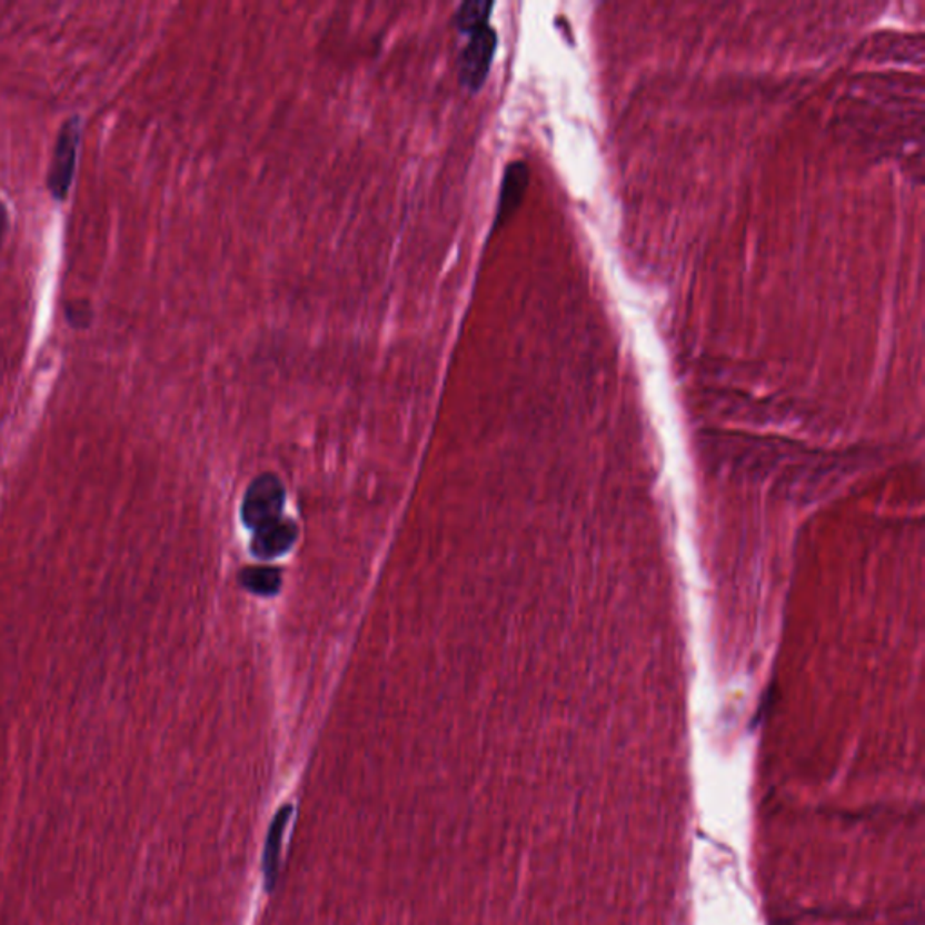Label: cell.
Here are the masks:
<instances>
[{"label":"cell","mask_w":925,"mask_h":925,"mask_svg":"<svg viewBox=\"0 0 925 925\" xmlns=\"http://www.w3.org/2000/svg\"><path fill=\"white\" fill-rule=\"evenodd\" d=\"M297 535H299V530H297L294 520L280 517L270 525L256 530L253 540H251V554L256 555L257 559L280 557V555L288 554L289 549L294 548Z\"/></svg>","instance_id":"cell-4"},{"label":"cell","mask_w":925,"mask_h":925,"mask_svg":"<svg viewBox=\"0 0 925 925\" xmlns=\"http://www.w3.org/2000/svg\"><path fill=\"white\" fill-rule=\"evenodd\" d=\"M8 228H10V213H8V208H6L4 201L0 199V245L4 241Z\"/></svg>","instance_id":"cell-9"},{"label":"cell","mask_w":925,"mask_h":925,"mask_svg":"<svg viewBox=\"0 0 925 925\" xmlns=\"http://www.w3.org/2000/svg\"><path fill=\"white\" fill-rule=\"evenodd\" d=\"M497 42V31L490 24L470 34L467 48L463 49L458 62L459 82L467 87L468 91L477 92L483 83L487 82L491 62L496 57Z\"/></svg>","instance_id":"cell-3"},{"label":"cell","mask_w":925,"mask_h":925,"mask_svg":"<svg viewBox=\"0 0 925 925\" xmlns=\"http://www.w3.org/2000/svg\"><path fill=\"white\" fill-rule=\"evenodd\" d=\"M494 8H496L494 2H485V0L463 2L454 14V22H456L459 33L470 37L479 29L487 28Z\"/></svg>","instance_id":"cell-7"},{"label":"cell","mask_w":925,"mask_h":925,"mask_svg":"<svg viewBox=\"0 0 925 925\" xmlns=\"http://www.w3.org/2000/svg\"><path fill=\"white\" fill-rule=\"evenodd\" d=\"M291 814H294L291 805L282 806L271 820L270 829L266 835L265 878L268 892L273 889L277 877H279L280 846H282V835H285Z\"/></svg>","instance_id":"cell-6"},{"label":"cell","mask_w":925,"mask_h":925,"mask_svg":"<svg viewBox=\"0 0 925 925\" xmlns=\"http://www.w3.org/2000/svg\"><path fill=\"white\" fill-rule=\"evenodd\" d=\"M241 584L248 591L262 595V597H271L275 593H279L282 575H280V569L268 568V566L246 568L241 574Z\"/></svg>","instance_id":"cell-8"},{"label":"cell","mask_w":925,"mask_h":925,"mask_svg":"<svg viewBox=\"0 0 925 925\" xmlns=\"http://www.w3.org/2000/svg\"><path fill=\"white\" fill-rule=\"evenodd\" d=\"M82 138V118L74 115L63 121L58 130L53 158L48 170V188L53 198L62 201L71 188L74 169H77L78 149Z\"/></svg>","instance_id":"cell-1"},{"label":"cell","mask_w":925,"mask_h":925,"mask_svg":"<svg viewBox=\"0 0 925 925\" xmlns=\"http://www.w3.org/2000/svg\"><path fill=\"white\" fill-rule=\"evenodd\" d=\"M526 185H528V169L523 161L508 165L505 170L501 181V192H499V202H497V225L503 222L516 212L519 207L520 199L525 196Z\"/></svg>","instance_id":"cell-5"},{"label":"cell","mask_w":925,"mask_h":925,"mask_svg":"<svg viewBox=\"0 0 925 925\" xmlns=\"http://www.w3.org/2000/svg\"><path fill=\"white\" fill-rule=\"evenodd\" d=\"M285 506V487L271 474H262L251 483L242 501V520L251 530L280 519Z\"/></svg>","instance_id":"cell-2"}]
</instances>
